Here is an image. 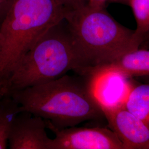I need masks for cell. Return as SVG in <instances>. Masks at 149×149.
I'll return each instance as SVG.
<instances>
[{
	"instance_id": "cell-15",
	"label": "cell",
	"mask_w": 149,
	"mask_h": 149,
	"mask_svg": "<svg viewBox=\"0 0 149 149\" xmlns=\"http://www.w3.org/2000/svg\"><path fill=\"white\" fill-rule=\"evenodd\" d=\"M66 8H69L77 5L80 3L85 2V0H60Z\"/></svg>"
},
{
	"instance_id": "cell-13",
	"label": "cell",
	"mask_w": 149,
	"mask_h": 149,
	"mask_svg": "<svg viewBox=\"0 0 149 149\" xmlns=\"http://www.w3.org/2000/svg\"><path fill=\"white\" fill-rule=\"evenodd\" d=\"M16 0H0V24Z\"/></svg>"
},
{
	"instance_id": "cell-16",
	"label": "cell",
	"mask_w": 149,
	"mask_h": 149,
	"mask_svg": "<svg viewBox=\"0 0 149 149\" xmlns=\"http://www.w3.org/2000/svg\"><path fill=\"white\" fill-rule=\"evenodd\" d=\"M139 48L149 49V33L145 37Z\"/></svg>"
},
{
	"instance_id": "cell-10",
	"label": "cell",
	"mask_w": 149,
	"mask_h": 149,
	"mask_svg": "<svg viewBox=\"0 0 149 149\" xmlns=\"http://www.w3.org/2000/svg\"><path fill=\"white\" fill-rule=\"evenodd\" d=\"M138 77L143 78L145 82L134 87L125 107L149 127V76Z\"/></svg>"
},
{
	"instance_id": "cell-14",
	"label": "cell",
	"mask_w": 149,
	"mask_h": 149,
	"mask_svg": "<svg viewBox=\"0 0 149 149\" xmlns=\"http://www.w3.org/2000/svg\"><path fill=\"white\" fill-rule=\"evenodd\" d=\"M88 5L93 7H105L107 3L109 2L110 0H85Z\"/></svg>"
},
{
	"instance_id": "cell-6",
	"label": "cell",
	"mask_w": 149,
	"mask_h": 149,
	"mask_svg": "<svg viewBox=\"0 0 149 149\" xmlns=\"http://www.w3.org/2000/svg\"><path fill=\"white\" fill-rule=\"evenodd\" d=\"M47 128L55 137L48 149H124L122 142L111 129L77 127L59 129L45 120Z\"/></svg>"
},
{
	"instance_id": "cell-3",
	"label": "cell",
	"mask_w": 149,
	"mask_h": 149,
	"mask_svg": "<svg viewBox=\"0 0 149 149\" xmlns=\"http://www.w3.org/2000/svg\"><path fill=\"white\" fill-rule=\"evenodd\" d=\"M60 0H16L0 24V85L5 86L23 56L64 18Z\"/></svg>"
},
{
	"instance_id": "cell-11",
	"label": "cell",
	"mask_w": 149,
	"mask_h": 149,
	"mask_svg": "<svg viewBox=\"0 0 149 149\" xmlns=\"http://www.w3.org/2000/svg\"><path fill=\"white\" fill-rule=\"evenodd\" d=\"M20 112L18 104L12 96L5 95L0 98V149L7 148L12 124Z\"/></svg>"
},
{
	"instance_id": "cell-5",
	"label": "cell",
	"mask_w": 149,
	"mask_h": 149,
	"mask_svg": "<svg viewBox=\"0 0 149 149\" xmlns=\"http://www.w3.org/2000/svg\"><path fill=\"white\" fill-rule=\"evenodd\" d=\"M76 73L85 77L91 92L101 109L125 107L131 91L137 84L133 77L104 66Z\"/></svg>"
},
{
	"instance_id": "cell-18",
	"label": "cell",
	"mask_w": 149,
	"mask_h": 149,
	"mask_svg": "<svg viewBox=\"0 0 149 149\" xmlns=\"http://www.w3.org/2000/svg\"><path fill=\"white\" fill-rule=\"evenodd\" d=\"M7 94L5 86L0 85V98L2 96H4Z\"/></svg>"
},
{
	"instance_id": "cell-1",
	"label": "cell",
	"mask_w": 149,
	"mask_h": 149,
	"mask_svg": "<svg viewBox=\"0 0 149 149\" xmlns=\"http://www.w3.org/2000/svg\"><path fill=\"white\" fill-rule=\"evenodd\" d=\"M20 112L42 118L62 129L105 118L85 77L65 74L56 80L9 94Z\"/></svg>"
},
{
	"instance_id": "cell-9",
	"label": "cell",
	"mask_w": 149,
	"mask_h": 149,
	"mask_svg": "<svg viewBox=\"0 0 149 149\" xmlns=\"http://www.w3.org/2000/svg\"><path fill=\"white\" fill-rule=\"evenodd\" d=\"M104 66L116 70L129 77L149 76V49L139 48L124 54Z\"/></svg>"
},
{
	"instance_id": "cell-4",
	"label": "cell",
	"mask_w": 149,
	"mask_h": 149,
	"mask_svg": "<svg viewBox=\"0 0 149 149\" xmlns=\"http://www.w3.org/2000/svg\"><path fill=\"white\" fill-rule=\"evenodd\" d=\"M79 67L65 19L51 27L23 56L8 79L7 95L56 80Z\"/></svg>"
},
{
	"instance_id": "cell-2",
	"label": "cell",
	"mask_w": 149,
	"mask_h": 149,
	"mask_svg": "<svg viewBox=\"0 0 149 149\" xmlns=\"http://www.w3.org/2000/svg\"><path fill=\"white\" fill-rule=\"evenodd\" d=\"M64 19L78 60L75 72L111 64L138 49L134 41V30L118 22L105 7H93L85 1L66 8Z\"/></svg>"
},
{
	"instance_id": "cell-17",
	"label": "cell",
	"mask_w": 149,
	"mask_h": 149,
	"mask_svg": "<svg viewBox=\"0 0 149 149\" xmlns=\"http://www.w3.org/2000/svg\"><path fill=\"white\" fill-rule=\"evenodd\" d=\"M129 0H110L109 2H113V3H118L123 5H127L129 4Z\"/></svg>"
},
{
	"instance_id": "cell-12",
	"label": "cell",
	"mask_w": 149,
	"mask_h": 149,
	"mask_svg": "<svg viewBox=\"0 0 149 149\" xmlns=\"http://www.w3.org/2000/svg\"><path fill=\"white\" fill-rule=\"evenodd\" d=\"M128 5L132 9L136 23L133 38L139 48L149 33V0H129Z\"/></svg>"
},
{
	"instance_id": "cell-8",
	"label": "cell",
	"mask_w": 149,
	"mask_h": 149,
	"mask_svg": "<svg viewBox=\"0 0 149 149\" xmlns=\"http://www.w3.org/2000/svg\"><path fill=\"white\" fill-rule=\"evenodd\" d=\"M42 118L27 112L19 113L14 119L8 136L11 149H48L51 139Z\"/></svg>"
},
{
	"instance_id": "cell-7",
	"label": "cell",
	"mask_w": 149,
	"mask_h": 149,
	"mask_svg": "<svg viewBox=\"0 0 149 149\" xmlns=\"http://www.w3.org/2000/svg\"><path fill=\"white\" fill-rule=\"evenodd\" d=\"M109 128L124 149H149V127L125 107L102 109Z\"/></svg>"
}]
</instances>
